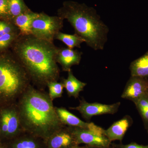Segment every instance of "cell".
<instances>
[{
	"instance_id": "obj_1",
	"label": "cell",
	"mask_w": 148,
	"mask_h": 148,
	"mask_svg": "<svg viewBox=\"0 0 148 148\" xmlns=\"http://www.w3.org/2000/svg\"><path fill=\"white\" fill-rule=\"evenodd\" d=\"M14 46L17 59L37 88L44 90L49 83L58 81L60 69L56 57L58 48L53 42L32 34L20 35Z\"/></svg>"
},
{
	"instance_id": "obj_2",
	"label": "cell",
	"mask_w": 148,
	"mask_h": 148,
	"mask_svg": "<svg viewBox=\"0 0 148 148\" xmlns=\"http://www.w3.org/2000/svg\"><path fill=\"white\" fill-rule=\"evenodd\" d=\"M21 125L45 141L65 126L59 120L48 93L31 85L16 103Z\"/></svg>"
},
{
	"instance_id": "obj_3",
	"label": "cell",
	"mask_w": 148,
	"mask_h": 148,
	"mask_svg": "<svg viewBox=\"0 0 148 148\" xmlns=\"http://www.w3.org/2000/svg\"><path fill=\"white\" fill-rule=\"evenodd\" d=\"M58 14L68 20L75 34L81 37L88 46L95 50H103L109 29L95 8L84 3L66 1L58 10Z\"/></svg>"
},
{
	"instance_id": "obj_4",
	"label": "cell",
	"mask_w": 148,
	"mask_h": 148,
	"mask_svg": "<svg viewBox=\"0 0 148 148\" xmlns=\"http://www.w3.org/2000/svg\"><path fill=\"white\" fill-rule=\"evenodd\" d=\"M24 67L18 59L0 55V104H16L32 85Z\"/></svg>"
},
{
	"instance_id": "obj_5",
	"label": "cell",
	"mask_w": 148,
	"mask_h": 148,
	"mask_svg": "<svg viewBox=\"0 0 148 148\" xmlns=\"http://www.w3.org/2000/svg\"><path fill=\"white\" fill-rule=\"evenodd\" d=\"M64 20L58 16H50L43 12L38 13L32 22V34L40 39L53 42L55 36L63 28Z\"/></svg>"
},
{
	"instance_id": "obj_6",
	"label": "cell",
	"mask_w": 148,
	"mask_h": 148,
	"mask_svg": "<svg viewBox=\"0 0 148 148\" xmlns=\"http://www.w3.org/2000/svg\"><path fill=\"white\" fill-rule=\"evenodd\" d=\"M79 104L76 107H71L70 110L78 111L85 119L89 120L92 117L105 114L116 113L120 106V102L111 105L102 103H89L83 98L79 100Z\"/></svg>"
},
{
	"instance_id": "obj_7",
	"label": "cell",
	"mask_w": 148,
	"mask_h": 148,
	"mask_svg": "<svg viewBox=\"0 0 148 148\" xmlns=\"http://www.w3.org/2000/svg\"><path fill=\"white\" fill-rule=\"evenodd\" d=\"M55 110L59 120L65 126L79 127L87 130L97 135L106 136L105 130L93 123H86L82 121L65 108L55 107Z\"/></svg>"
},
{
	"instance_id": "obj_8",
	"label": "cell",
	"mask_w": 148,
	"mask_h": 148,
	"mask_svg": "<svg viewBox=\"0 0 148 148\" xmlns=\"http://www.w3.org/2000/svg\"><path fill=\"white\" fill-rule=\"evenodd\" d=\"M69 128L78 145L84 144L88 147L104 148H108L110 145V141L106 136H101L79 127H69Z\"/></svg>"
},
{
	"instance_id": "obj_9",
	"label": "cell",
	"mask_w": 148,
	"mask_h": 148,
	"mask_svg": "<svg viewBox=\"0 0 148 148\" xmlns=\"http://www.w3.org/2000/svg\"><path fill=\"white\" fill-rule=\"evenodd\" d=\"M148 94V78L131 76L126 83L121 98L134 103Z\"/></svg>"
},
{
	"instance_id": "obj_10",
	"label": "cell",
	"mask_w": 148,
	"mask_h": 148,
	"mask_svg": "<svg viewBox=\"0 0 148 148\" xmlns=\"http://www.w3.org/2000/svg\"><path fill=\"white\" fill-rule=\"evenodd\" d=\"M46 148H70L79 145L69 126H65L46 141Z\"/></svg>"
},
{
	"instance_id": "obj_11",
	"label": "cell",
	"mask_w": 148,
	"mask_h": 148,
	"mask_svg": "<svg viewBox=\"0 0 148 148\" xmlns=\"http://www.w3.org/2000/svg\"><path fill=\"white\" fill-rule=\"evenodd\" d=\"M5 148H46V145L45 140L42 138L24 132L10 140Z\"/></svg>"
},
{
	"instance_id": "obj_12",
	"label": "cell",
	"mask_w": 148,
	"mask_h": 148,
	"mask_svg": "<svg viewBox=\"0 0 148 148\" xmlns=\"http://www.w3.org/2000/svg\"><path fill=\"white\" fill-rule=\"evenodd\" d=\"M82 53L69 48H58L56 61L65 72L71 70L72 66L78 65L80 62Z\"/></svg>"
},
{
	"instance_id": "obj_13",
	"label": "cell",
	"mask_w": 148,
	"mask_h": 148,
	"mask_svg": "<svg viewBox=\"0 0 148 148\" xmlns=\"http://www.w3.org/2000/svg\"><path fill=\"white\" fill-rule=\"evenodd\" d=\"M132 123V118L129 116H126L105 130V135L110 142L117 140L121 141Z\"/></svg>"
},
{
	"instance_id": "obj_14",
	"label": "cell",
	"mask_w": 148,
	"mask_h": 148,
	"mask_svg": "<svg viewBox=\"0 0 148 148\" xmlns=\"http://www.w3.org/2000/svg\"><path fill=\"white\" fill-rule=\"evenodd\" d=\"M64 88H66L69 97L77 98L79 93L83 91L87 84L80 81L74 76L72 70L68 72L67 79H64L62 81Z\"/></svg>"
},
{
	"instance_id": "obj_15",
	"label": "cell",
	"mask_w": 148,
	"mask_h": 148,
	"mask_svg": "<svg viewBox=\"0 0 148 148\" xmlns=\"http://www.w3.org/2000/svg\"><path fill=\"white\" fill-rule=\"evenodd\" d=\"M38 13L30 10L21 14L14 19V25L20 31V34L29 35L32 34V22Z\"/></svg>"
},
{
	"instance_id": "obj_16",
	"label": "cell",
	"mask_w": 148,
	"mask_h": 148,
	"mask_svg": "<svg viewBox=\"0 0 148 148\" xmlns=\"http://www.w3.org/2000/svg\"><path fill=\"white\" fill-rule=\"evenodd\" d=\"M130 70L131 76L148 77V51L131 62Z\"/></svg>"
},
{
	"instance_id": "obj_17",
	"label": "cell",
	"mask_w": 148,
	"mask_h": 148,
	"mask_svg": "<svg viewBox=\"0 0 148 148\" xmlns=\"http://www.w3.org/2000/svg\"><path fill=\"white\" fill-rule=\"evenodd\" d=\"M55 39L61 41L70 49L80 48L81 44L85 42L84 40L77 34H68L60 32L55 36Z\"/></svg>"
},
{
	"instance_id": "obj_18",
	"label": "cell",
	"mask_w": 148,
	"mask_h": 148,
	"mask_svg": "<svg viewBox=\"0 0 148 148\" xmlns=\"http://www.w3.org/2000/svg\"><path fill=\"white\" fill-rule=\"evenodd\" d=\"M8 17L13 20L16 16L30 10L24 0H8Z\"/></svg>"
},
{
	"instance_id": "obj_19",
	"label": "cell",
	"mask_w": 148,
	"mask_h": 148,
	"mask_svg": "<svg viewBox=\"0 0 148 148\" xmlns=\"http://www.w3.org/2000/svg\"><path fill=\"white\" fill-rule=\"evenodd\" d=\"M145 126L148 127V94L134 102Z\"/></svg>"
},
{
	"instance_id": "obj_20",
	"label": "cell",
	"mask_w": 148,
	"mask_h": 148,
	"mask_svg": "<svg viewBox=\"0 0 148 148\" xmlns=\"http://www.w3.org/2000/svg\"><path fill=\"white\" fill-rule=\"evenodd\" d=\"M47 87L49 89V95L52 101L62 97L64 88L62 82H51L48 84Z\"/></svg>"
},
{
	"instance_id": "obj_21",
	"label": "cell",
	"mask_w": 148,
	"mask_h": 148,
	"mask_svg": "<svg viewBox=\"0 0 148 148\" xmlns=\"http://www.w3.org/2000/svg\"><path fill=\"white\" fill-rule=\"evenodd\" d=\"M20 34H18L17 32L5 34L0 36V50L5 49L11 43L16 39Z\"/></svg>"
},
{
	"instance_id": "obj_22",
	"label": "cell",
	"mask_w": 148,
	"mask_h": 148,
	"mask_svg": "<svg viewBox=\"0 0 148 148\" xmlns=\"http://www.w3.org/2000/svg\"><path fill=\"white\" fill-rule=\"evenodd\" d=\"M16 32L15 27L6 21H0V36Z\"/></svg>"
},
{
	"instance_id": "obj_23",
	"label": "cell",
	"mask_w": 148,
	"mask_h": 148,
	"mask_svg": "<svg viewBox=\"0 0 148 148\" xmlns=\"http://www.w3.org/2000/svg\"><path fill=\"white\" fill-rule=\"evenodd\" d=\"M8 17V0H0V17Z\"/></svg>"
},
{
	"instance_id": "obj_24",
	"label": "cell",
	"mask_w": 148,
	"mask_h": 148,
	"mask_svg": "<svg viewBox=\"0 0 148 148\" xmlns=\"http://www.w3.org/2000/svg\"><path fill=\"white\" fill-rule=\"evenodd\" d=\"M122 148H148V146L142 145L136 143H132L122 146Z\"/></svg>"
},
{
	"instance_id": "obj_25",
	"label": "cell",
	"mask_w": 148,
	"mask_h": 148,
	"mask_svg": "<svg viewBox=\"0 0 148 148\" xmlns=\"http://www.w3.org/2000/svg\"><path fill=\"white\" fill-rule=\"evenodd\" d=\"M88 146H84V147H80L79 145H77L73 146V147H71L70 148H88Z\"/></svg>"
},
{
	"instance_id": "obj_26",
	"label": "cell",
	"mask_w": 148,
	"mask_h": 148,
	"mask_svg": "<svg viewBox=\"0 0 148 148\" xmlns=\"http://www.w3.org/2000/svg\"><path fill=\"white\" fill-rule=\"evenodd\" d=\"M88 148H93V147H88ZM95 148H100V147H95Z\"/></svg>"
},
{
	"instance_id": "obj_27",
	"label": "cell",
	"mask_w": 148,
	"mask_h": 148,
	"mask_svg": "<svg viewBox=\"0 0 148 148\" xmlns=\"http://www.w3.org/2000/svg\"><path fill=\"white\" fill-rule=\"evenodd\" d=\"M0 148H5L4 147H3V146H0Z\"/></svg>"
},
{
	"instance_id": "obj_28",
	"label": "cell",
	"mask_w": 148,
	"mask_h": 148,
	"mask_svg": "<svg viewBox=\"0 0 148 148\" xmlns=\"http://www.w3.org/2000/svg\"><path fill=\"white\" fill-rule=\"evenodd\" d=\"M147 129H148V127Z\"/></svg>"
},
{
	"instance_id": "obj_29",
	"label": "cell",
	"mask_w": 148,
	"mask_h": 148,
	"mask_svg": "<svg viewBox=\"0 0 148 148\" xmlns=\"http://www.w3.org/2000/svg\"></svg>"
}]
</instances>
